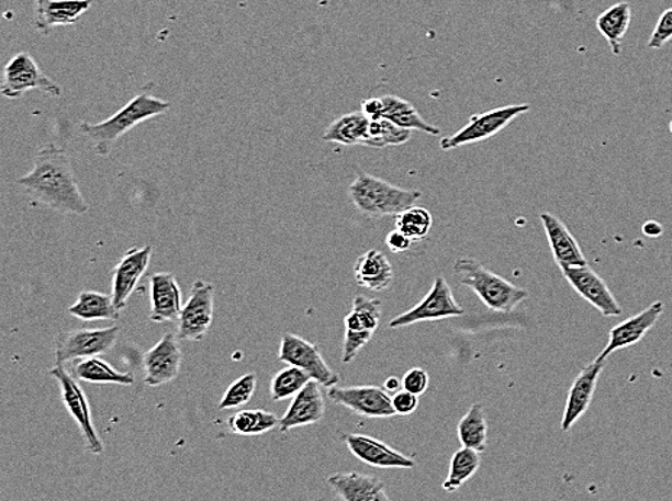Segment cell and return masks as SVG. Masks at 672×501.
I'll list each match as a JSON object with an SVG mask.
<instances>
[{
	"label": "cell",
	"mask_w": 672,
	"mask_h": 501,
	"mask_svg": "<svg viewBox=\"0 0 672 501\" xmlns=\"http://www.w3.org/2000/svg\"><path fill=\"white\" fill-rule=\"evenodd\" d=\"M18 185L24 189L26 197L35 206L76 216L89 212V204L72 171L70 153L57 145H45L36 152L33 170L21 177Z\"/></svg>",
	"instance_id": "1"
},
{
	"label": "cell",
	"mask_w": 672,
	"mask_h": 501,
	"mask_svg": "<svg viewBox=\"0 0 672 501\" xmlns=\"http://www.w3.org/2000/svg\"><path fill=\"white\" fill-rule=\"evenodd\" d=\"M153 84H148L143 93L136 94L121 111L101 123L83 122L80 125L81 134L92 144L94 152L107 157L113 147L120 143L122 136L128 134L141 123L166 115L171 109L167 100L158 99L149 93Z\"/></svg>",
	"instance_id": "2"
},
{
	"label": "cell",
	"mask_w": 672,
	"mask_h": 501,
	"mask_svg": "<svg viewBox=\"0 0 672 501\" xmlns=\"http://www.w3.org/2000/svg\"><path fill=\"white\" fill-rule=\"evenodd\" d=\"M348 197L365 216L380 218L397 216L404 209L415 206L424 194L390 184L367 172H358L356 180L348 186Z\"/></svg>",
	"instance_id": "3"
},
{
	"label": "cell",
	"mask_w": 672,
	"mask_h": 501,
	"mask_svg": "<svg viewBox=\"0 0 672 501\" xmlns=\"http://www.w3.org/2000/svg\"><path fill=\"white\" fill-rule=\"evenodd\" d=\"M453 273L461 285L474 291L485 307L494 312L515 311L529 296L528 291L503 280L472 258H458L453 262Z\"/></svg>",
	"instance_id": "4"
},
{
	"label": "cell",
	"mask_w": 672,
	"mask_h": 501,
	"mask_svg": "<svg viewBox=\"0 0 672 501\" xmlns=\"http://www.w3.org/2000/svg\"><path fill=\"white\" fill-rule=\"evenodd\" d=\"M530 111V104H511V106L492 109V111L472 115L469 123L451 136L440 140L439 147L452 150L467 145L484 143L493 136L501 134L516 117Z\"/></svg>",
	"instance_id": "5"
},
{
	"label": "cell",
	"mask_w": 672,
	"mask_h": 501,
	"mask_svg": "<svg viewBox=\"0 0 672 501\" xmlns=\"http://www.w3.org/2000/svg\"><path fill=\"white\" fill-rule=\"evenodd\" d=\"M49 375L61 387L63 403L66 405L68 413L71 414L77 426H79L88 453L92 455L103 454V441L99 436L97 428H94L89 400L86 398L85 390L81 389L79 379L75 375H70L63 363H57L56 366L49 368Z\"/></svg>",
	"instance_id": "6"
},
{
	"label": "cell",
	"mask_w": 672,
	"mask_h": 501,
	"mask_svg": "<svg viewBox=\"0 0 672 501\" xmlns=\"http://www.w3.org/2000/svg\"><path fill=\"white\" fill-rule=\"evenodd\" d=\"M38 90L60 98L61 88L41 70L38 62L29 53H18L9 59L3 70L2 94L7 99H21L29 91Z\"/></svg>",
	"instance_id": "7"
},
{
	"label": "cell",
	"mask_w": 672,
	"mask_h": 501,
	"mask_svg": "<svg viewBox=\"0 0 672 501\" xmlns=\"http://www.w3.org/2000/svg\"><path fill=\"white\" fill-rule=\"evenodd\" d=\"M383 303L377 298L357 296L352 309L345 317V337L343 345V363H351L358 353L370 343L372 335L380 326Z\"/></svg>",
	"instance_id": "8"
},
{
	"label": "cell",
	"mask_w": 672,
	"mask_h": 501,
	"mask_svg": "<svg viewBox=\"0 0 672 501\" xmlns=\"http://www.w3.org/2000/svg\"><path fill=\"white\" fill-rule=\"evenodd\" d=\"M215 312V286L197 281L190 291V298L181 309L177 337L183 341H201L211 330Z\"/></svg>",
	"instance_id": "9"
},
{
	"label": "cell",
	"mask_w": 672,
	"mask_h": 501,
	"mask_svg": "<svg viewBox=\"0 0 672 501\" xmlns=\"http://www.w3.org/2000/svg\"><path fill=\"white\" fill-rule=\"evenodd\" d=\"M464 314L461 305L453 298L451 286L447 280L438 276L433 289L416 307L408 309L389 322V328H406L417 322L438 321L445 318L460 317Z\"/></svg>",
	"instance_id": "10"
},
{
	"label": "cell",
	"mask_w": 672,
	"mask_h": 501,
	"mask_svg": "<svg viewBox=\"0 0 672 501\" xmlns=\"http://www.w3.org/2000/svg\"><path fill=\"white\" fill-rule=\"evenodd\" d=\"M277 357L280 362L288 363L289 366L301 367L312 377V380L317 382L321 386L333 387L339 384V376L322 357L320 348L302 337L290 334V332L281 337Z\"/></svg>",
	"instance_id": "11"
},
{
	"label": "cell",
	"mask_w": 672,
	"mask_h": 501,
	"mask_svg": "<svg viewBox=\"0 0 672 501\" xmlns=\"http://www.w3.org/2000/svg\"><path fill=\"white\" fill-rule=\"evenodd\" d=\"M120 328L101 330H72L61 332L56 340V363L76 362L108 353L116 344Z\"/></svg>",
	"instance_id": "12"
},
{
	"label": "cell",
	"mask_w": 672,
	"mask_h": 501,
	"mask_svg": "<svg viewBox=\"0 0 672 501\" xmlns=\"http://www.w3.org/2000/svg\"><path fill=\"white\" fill-rule=\"evenodd\" d=\"M328 398L349 411L370 419L392 418V396L377 386L329 387Z\"/></svg>",
	"instance_id": "13"
},
{
	"label": "cell",
	"mask_w": 672,
	"mask_h": 501,
	"mask_svg": "<svg viewBox=\"0 0 672 501\" xmlns=\"http://www.w3.org/2000/svg\"><path fill=\"white\" fill-rule=\"evenodd\" d=\"M575 293L598 309L603 317H619L624 309L616 296L612 294L606 281L598 276L589 265L561 269Z\"/></svg>",
	"instance_id": "14"
},
{
	"label": "cell",
	"mask_w": 672,
	"mask_h": 501,
	"mask_svg": "<svg viewBox=\"0 0 672 501\" xmlns=\"http://www.w3.org/2000/svg\"><path fill=\"white\" fill-rule=\"evenodd\" d=\"M179 341L177 334L168 332L144 354L145 385L152 387L168 385L179 377L183 360Z\"/></svg>",
	"instance_id": "15"
},
{
	"label": "cell",
	"mask_w": 672,
	"mask_h": 501,
	"mask_svg": "<svg viewBox=\"0 0 672 501\" xmlns=\"http://www.w3.org/2000/svg\"><path fill=\"white\" fill-rule=\"evenodd\" d=\"M152 246L131 249L113 267L112 298L117 311H124L126 305H128L136 286L147 272L149 262H152Z\"/></svg>",
	"instance_id": "16"
},
{
	"label": "cell",
	"mask_w": 672,
	"mask_h": 501,
	"mask_svg": "<svg viewBox=\"0 0 672 501\" xmlns=\"http://www.w3.org/2000/svg\"><path fill=\"white\" fill-rule=\"evenodd\" d=\"M662 312H664V304H662L661 300H656V303L649 305L648 308H645L642 312L613 327L611 334H608V343L597 357L607 360L608 355L619 352L621 349H629L640 343V341L645 339V335L656 327Z\"/></svg>",
	"instance_id": "17"
},
{
	"label": "cell",
	"mask_w": 672,
	"mask_h": 501,
	"mask_svg": "<svg viewBox=\"0 0 672 501\" xmlns=\"http://www.w3.org/2000/svg\"><path fill=\"white\" fill-rule=\"evenodd\" d=\"M605 362L606 360L596 357L575 377L574 384L570 387L569 396H567L565 411L561 421L562 432H569L589 411Z\"/></svg>",
	"instance_id": "18"
},
{
	"label": "cell",
	"mask_w": 672,
	"mask_h": 501,
	"mask_svg": "<svg viewBox=\"0 0 672 501\" xmlns=\"http://www.w3.org/2000/svg\"><path fill=\"white\" fill-rule=\"evenodd\" d=\"M345 444L357 459L367 466L376 468H413L416 463L407 455L399 453L383 441L374 439V436L349 434L344 436Z\"/></svg>",
	"instance_id": "19"
},
{
	"label": "cell",
	"mask_w": 672,
	"mask_h": 501,
	"mask_svg": "<svg viewBox=\"0 0 672 501\" xmlns=\"http://www.w3.org/2000/svg\"><path fill=\"white\" fill-rule=\"evenodd\" d=\"M92 7V0H34V26L49 35L57 26H71Z\"/></svg>",
	"instance_id": "20"
},
{
	"label": "cell",
	"mask_w": 672,
	"mask_h": 501,
	"mask_svg": "<svg viewBox=\"0 0 672 501\" xmlns=\"http://www.w3.org/2000/svg\"><path fill=\"white\" fill-rule=\"evenodd\" d=\"M149 285H152L149 320L158 324L179 321L184 304L176 276L170 272H157L149 280Z\"/></svg>",
	"instance_id": "21"
},
{
	"label": "cell",
	"mask_w": 672,
	"mask_h": 501,
	"mask_svg": "<svg viewBox=\"0 0 672 501\" xmlns=\"http://www.w3.org/2000/svg\"><path fill=\"white\" fill-rule=\"evenodd\" d=\"M325 399L322 395L321 385L315 380L309 382L296 396L288 411L280 419L279 430L285 432L294 428L313 425L325 417Z\"/></svg>",
	"instance_id": "22"
},
{
	"label": "cell",
	"mask_w": 672,
	"mask_h": 501,
	"mask_svg": "<svg viewBox=\"0 0 672 501\" xmlns=\"http://www.w3.org/2000/svg\"><path fill=\"white\" fill-rule=\"evenodd\" d=\"M540 221L547 234L549 248L553 254V259L561 269L572 266H584L589 265L587 259L584 253L581 252L580 244L576 243L575 237L572 236L569 227L560 220V218L552 216L551 213L540 214Z\"/></svg>",
	"instance_id": "23"
},
{
	"label": "cell",
	"mask_w": 672,
	"mask_h": 501,
	"mask_svg": "<svg viewBox=\"0 0 672 501\" xmlns=\"http://www.w3.org/2000/svg\"><path fill=\"white\" fill-rule=\"evenodd\" d=\"M331 489L345 501H389L379 477L361 472H336L328 477Z\"/></svg>",
	"instance_id": "24"
},
{
	"label": "cell",
	"mask_w": 672,
	"mask_h": 501,
	"mask_svg": "<svg viewBox=\"0 0 672 501\" xmlns=\"http://www.w3.org/2000/svg\"><path fill=\"white\" fill-rule=\"evenodd\" d=\"M354 277L361 288L381 293L393 284L394 269L384 253L372 249L357 259Z\"/></svg>",
	"instance_id": "25"
},
{
	"label": "cell",
	"mask_w": 672,
	"mask_h": 501,
	"mask_svg": "<svg viewBox=\"0 0 672 501\" xmlns=\"http://www.w3.org/2000/svg\"><path fill=\"white\" fill-rule=\"evenodd\" d=\"M632 22V7L628 2H619L606 9L596 21L597 31L607 41L613 56L619 57L624 48V36Z\"/></svg>",
	"instance_id": "26"
},
{
	"label": "cell",
	"mask_w": 672,
	"mask_h": 501,
	"mask_svg": "<svg viewBox=\"0 0 672 501\" xmlns=\"http://www.w3.org/2000/svg\"><path fill=\"white\" fill-rule=\"evenodd\" d=\"M370 122V118L361 111L347 113L326 127L322 139L325 143L344 145V147L365 145L367 135H369Z\"/></svg>",
	"instance_id": "27"
},
{
	"label": "cell",
	"mask_w": 672,
	"mask_h": 501,
	"mask_svg": "<svg viewBox=\"0 0 672 501\" xmlns=\"http://www.w3.org/2000/svg\"><path fill=\"white\" fill-rule=\"evenodd\" d=\"M72 375L86 384L94 385H121V386H133L135 379L133 375L125 372H117L111 364L99 358L98 355L94 357L76 360L72 364Z\"/></svg>",
	"instance_id": "28"
},
{
	"label": "cell",
	"mask_w": 672,
	"mask_h": 501,
	"mask_svg": "<svg viewBox=\"0 0 672 501\" xmlns=\"http://www.w3.org/2000/svg\"><path fill=\"white\" fill-rule=\"evenodd\" d=\"M68 312L81 321H117L120 311L113 304L112 294L83 291L76 303L68 308Z\"/></svg>",
	"instance_id": "29"
},
{
	"label": "cell",
	"mask_w": 672,
	"mask_h": 501,
	"mask_svg": "<svg viewBox=\"0 0 672 501\" xmlns=\"http://www.w3.org/2000/svg\"><path fill=\"white\" fill-rule=\"evenodd\" d=\"M383 118H389L396 125L408 130L424 132V134L438 136L440 129L437 126L430 125L424 117L419 115L417 109L408 103L407 100L399 98V95H383Z\"/></svg>",
	"instance_id": "30"
},
{
	"label": "cell",
	"mask_w": 672,
	"mask_h": 501,
	"mask_svg": "<svg viewBox=\"0 0 672 501\" xmlns=\"http://www.w3.org/2000/svg\"><path fill=\"white\" fill-rule=\"evenodd\" d=\"M457 431L462 446L484 453L488 448L489 425L483 405H471L469 412L458 423Z\"/></svg>",
	"instance_id": "31"
},
{
	"label": "cell",
	"mask_w": 672,
	"mask_h": 501,
	"mask_svg": "<svg viewBox=\"0 0 672 501\" xmlns=\"http://www.w3.org/2000/svg\"><path fill=\"white\" fill-rule=\"evenodd\" d=\"M280 419L272 412L254 409V411H239L231 414L226 426L231 434L240 436H256L267 434L279 426Z\"/></svg>",
	"instance_id": "32"
},
{
	"label": "cell",
	"mask_w": 672,
	"mask_h": 501,
	"mask_svg": "<svg viewBox=\"0 0 672 501\" xmlns=\"http://www.w3.org/2000/svg\"><path fill=\"white\" fill-rule=\"evenodd\" d=\"M480 454L479 451L462 446L461 449H458L457 453L452 455L451 463H449L448 477L443 485L447 493H453V491L460 490L461 487L479 471L481 464Z\"/></svg>",
	"instance_id": "33"
},
{
	"label": "cell",
	"mask_w": 672,
	"mask_h": 501,
	"mask_svg": "<svg viewBox=\"0 0 672 501\" xmlns=\"http://www.w3.org/2000/svg\"><path fill=\"white\" fill-rule=\"evenodd\" d=\"M412 136L413 130L404 129L389 118H379V121L370 122L365 147L377 149L401 147V145L407 144Z\"/></svg>",
	"instance_id": "34"
},
{
	"label": "cell",
	"mask_w": 672,
	"mask_h": 501,
	"mask_svg": "<svg viewBox=\"0 0 672 501\" xmlns=\"http://www.w3.org/2000/svg\"><path fill=\"white\" fill-rule=\"evenodd\" d=\"M312 380V377L301 367L289 366L283 371L277 372L271 379L270 394L275 402L280 400L293 399L294 396Z\"/></svg>",
	"instance_id": "35"
},
{
	"label": "cell",
	"mask_w": 672,
	"mask_h": 501,
	"mask_svg": "<svg viewBox=\"0 0 672 501\" xmlns=\"http://www.w3.org/2000/svg\"><path fill=\"white\" fill-rule=\"evenodd\" d=\"M434 218L429 209L413 206L396 216V229L415 241L425 240L433 229Z\"/></svg>",
	"instance_id": "36"
},
{
	"label": "cell",
	"mask_w": 672,
	"mask_h": 501,
	"mask_svg": "<svg viewBox=\"0 0 672 501\" xmlns=\"http://www.w3.org/2000/svg\"><path fill=\"white\" fill-rule=\"evenodd\" d=\"M256 389V373H247V375L240 376L239 379L233 382L228 389H226L224 398L221 400L220 409L226 411V409L244 407V405L249 403V400L253 399Z\"/></svg>",
	"instance_id": "37"
},
{
	"label": "cell",
	"mask_w": 672,
	"mask_h": 501,
	"mask_svg": "<svg viewBox=\"0 0 672 501\" xmlns=\"http://www.w3.org/2000/svg\"><path fill=\"white\" fill-rule=\"evenodd\" d=\"M672 41V8L661 13L651 38L648 41V48L661 49Z\"/></svg>",
	"instance_id": "38"
},
{
	"label": "cell",
	"mask_w": 672,
	"mask_h": 501,
	"mask_svg": "<svg viewBox=\"0 0 672 501\" xmlns=\"http://www.w3.org/2000/svg\"><path fill=\"white\" fill-rule=\"evenodd\" d=\"M403 389L412 391L417 396L424 395L429 387V375L424 368L415 367L406 372L402 377Z\"/></svg>",
	"instance_id": "39"
},
{
	"label": "cell",
	"mask_w": 672,
	"mask_h": 501,
	"mask_svg": "<svg viewBox=\"0 0 672 501\" xmlns=\"http://www.w3.org/2000/svg\"><path fill=\"white\" fill-rule=\"evenodd\" d=\"M392 402L394 411H396L399 417H408V414L415 413L416 409L419 408V396L402 389L392 396Z\"/></svg>",
	"instance_id": "40"
},
{
	"label": "cell",
	"mask_w": 672,
	"mask_h": 501,
	"mask_svg": "<svg viewBox=\"0 0 672 501\" xmlns=\"http://www.w3.org/2000/svg\"><path fill=\"white\" fill-rule=\"evenodd\" d=\"M385 244H388L390 252L399 254L411 250L413 240L408 239L401 230L394 229L385 237Z\"/></svg>",
	"instance_id": "41"
},
{
	"label": "cell",
	"mask_w": 672,
	"mask_h": 501,
	"mask_svg": "<svg viewBox=\"0 0 672 501\" xmlns=\"http://www.w3.org/2000/svg\"><path fill=\"white\" fill-rule=\"evenodd\" d=\"M384 104L381 98H370L361 104V112L365 113L370 121H379L383 118Z\"/></svg>",
	"instance_id": "42"
},
{
	"label": "cell",
	"mask_w": 672,
	"mask_h": 501,
	"mask_svg": "<svg viewBox=\"0 0 672 501\" xmlns=\"http://www.w3.org/2000/svg\"><path fill=\"white\" fill-rule=\"evenodd\" d=\"M643 234L649 237H658L662 234V226L658 221H647L643 225Z\"/></svg>",
	"instance_id": "43"
},
{
	"label": "cell",
	"mask_w": 672,
	"mask_h": 501,
	"mask_svg": "<svg viewBox=\"0 0 672 501\" xmlns=\"http://www.w3.org/2000/svg\"><path fill=\"white\" fill-rule=\"evenodd\" d=\"M402 380L397 379V377H389L388 380L384 382L383 389L389 391V394H396V391L402 389Z\"/></svg>",
	"instance_id": "44"
},
{
	"label": "cell",
	"mask_w": 672,
	"mask_h": 501,
	"mask_svg": "<svg viewBox=\"0 0 672 501\" xmlns=\"http://www.w3.org/2000/svg\"><path fill=\"white\" fill-rule=\"evenodd\" d=\"M670 130H671V134H672V122L670 123Z\"/></svg>",
	"instance_id": "45"
}]
</instances>
